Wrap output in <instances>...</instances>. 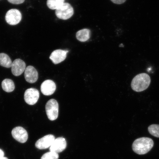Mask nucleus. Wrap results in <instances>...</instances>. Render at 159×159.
<instances>
[{
    "instance_id": "1",
    "label": "nucleus",
    "mask_w": 159,
    "mask_h": 159,
    "mask_svg": "<svg viewBox=\"0 0 159 159\" xmlns=\"http://www.w3.org/2000/svg\"><path fill=\"white\" fill-rule=\"evenodd\" d=\"M154 143L152 139L143 137L137 139L133 143V150L139 155L148 153L154 146Z\"/></svg>"
},
{
    "instance_id": "2",
    "label": "nucleus",
    "mask_w": 159,
    "mask_h": 159,
    "mask_svg": "<svg viewBox=\"0 0 159 159\" xmlns=\"http://www.w3.org/2000/svg\"><path fill=\"white\" fill-rule=\"evenodd\" d=\"M151 78L149 75L145 73L137 75L133 79L131 86L133 90L140 92L146 90L150 85Z\"/></svg>"
},
{
    "instance_id": "3",
    "label": "nucleus",
    "mask_w": 159,
    "mask_h": 159,
    "mask_svg": "<svg viewBox=\"0 0 159 159\" xmlns=\"http://www.w3.org/2000/svg\"><path fill=\"white\" fill-rule=\"evenodd\" d=\"M45 110L50 120H56L59 113V104L57 101L53 99H50L46 104Z\"/></svg>"
},
{
    "instance_id": "4",
    "label": "nucleus",
    "mask_w": 159,
    "mask_h": 159,
    "mask_svg": "<svg viewBox=\"0 0 159 159\" xmlns=\"http://www.w3.org/2000/svg\"><path fill=\"white\" fill-rule=\"evenodd\" d=\"M74 9L69 3H64L56 10L55 14L59 19L63 20H68L74 14Z\"/></svg>"
},
{
    "instance_id": "5",
    "label": "nucleus",
    "mask_w": 159,
    "mask_h": 159,
    "mask_svg": "<svg viewBox=\"0 0 159 159\" xmlns=\"http://www.w3.org/2000/svg\"><path fill=\"white\" fill-rule=\"evenodd\" d=\"M22 18L21 14L19 10L11 9L6 14L5 20L9 25H16L19 24Z\"/></svg>"
},
{
    "instance_id": "6",
    "label": "nucleus",
    "mask_w": 159,
    "mask_h": 159,
    "mask_svg": "<svg viewBox=\"0 0 159 159\" xmlns=\"http://www.w3.org/2000/svg\"><path fill=\"white\" fill-rule=\"evenodd\" d=\"M39 97V91L34 88H30L25 91L24 99L26 103L30 105H34L38 101Z\"/></svg>"
},
{
    "instance_id": "7",
    "label": "nucleus",
    "mask_w": 159,
    "mask_h": 159,
    "mask_svg": "<svg viewBox=\"0 0 159 159\" xmlns=\"http://www.w3.org/2000/svg\"><path fill=\"white\" fill-rule=\"evenodd\" d=\"M11 134L16 140L23 143L27 142L28 134L25 129L20 126L15 127L11 131Z\"/></svg>"
},
{
    "instance_id": "8",
    "label": "nucleus",
    "mask_w": 159,
    "mask_h": 159,
    "mask_svg": "<svg viewBox=\"0 0 159 159\" xmlns=\"http://www.w3.org/2000/svg\"><path fill=\"white\" fill-rule=\"evenodd\" d=\"M67 146L66 140L63 137L55 139L52 144L49 148L50 152H53L57 153L62 152Z\"/></svg>"
},
{
    "instance_id": "9",
    "label": "nucleus",
    "mask_w": 159,
    "mask_h": 159,
    "mask_svg": "<svg viewBox=\"0 0 159 159\" xmlns=\"http://www.w3.org/2000/svg\"><path fill=\"white\" fill-rule=\"evenodd\" d=\"M55 139V136L52 134L46 135L38 140L35 146L40 150L47 149L51 147Z\"/></svg>"
},
{
    "instance_id": "10",
    "label": "nucleus",
    "mask_w": 159,
    "mask_h": 159,
    "mask_svg": "<svg viewBox=\"0 0 159 159\" xmlns=\"http://www.w3.org/2000/svg\"><path fill=\"white\" fill-rule=\"evenodd\" d=\"M25 69V63L21 59H15L11 65V72L16 76H19L22 74Z\"/></svg>"
},
{
    "instance_id": "11",
    "label": "nucleus",
    "mask_w": 159,
    "mask_h": 159,
    "mask_svg": "<svg viewBox=\"0 0 159 159\" xmlns=\"http://www.w3.org/2000/svg\"><path fill=\"white\" fill-rule=\"evenodd\" d=\"M56 89V85L52 80H47L41 85V90L43 95L49 96L54 93Z\"/></svg>"
},
{
    "instance_id": "12",
    "label": "nucleus",
    "mask_w": 159,
    "mask_h": 159,
    "mask_svg": "<svg viewBox=\"0 0 159 159\" xmlns=\"http://www.w3.org/2000/svg\"><path fill=\"white\" fill-rule=\"evenodd\" d=\"M68 51L61 49L56 50L52 53L49 58L54 64H57L64 61L66 58Z\"/></svg>"
},
{
    "instance_id": "13",
    "label": "nucleus",
    "mask_w": 159,
    "mask_h": 159,
    "mask_svg": "<svg viewBox=\"0 0 159 159\" xmlns=\"http://www.w3.org/2000/svg\"><path fill=\"white\" fill-rule=\"evenodd\" d=\"M25 77L27 82L30 83H34L38 79V73L34 67L29 66L25 69Z\"/></svg>"
},
{
    "instance_id": "14",
    "label": "nucleus",
    "mask_w": 159,
    "mask_h": 159,
    "mask_svg": "<svg viewBox=\"0 0 159 159\" xmlns=\"http://www.w3.org/2000/svg\"><path fill=\"white\" fill-rule=\"evenodd\" d=\"M91 31L88 29H83L77 31L76 37L77 40L82 42L87 41L90 38Z\"/></svg>"
},
{
    "instance_id": "15",
    "label": "nucleus",
    "mask_w": 159,
    "mask_h": 159,
    "mask_svg": "<svg viewBox=\"0 0 159 159\" xmlns=\"http://www.w3.org/2000/svg\"><path fill=\"white\" fill-rule=\"evenodd\" d=\"M2 87L3 90L7 93L12 92L15 89L14 83L10 79L4 80L2 83Z\"/></svg>"
},
{
    "instance_id": "16",
    "label": "nucleus",
    "mask_w": 159,
    "mask_h": 159,
    "mask_svg": "<svg viewBox=\"0 0 159 159\" xmlns=\"http://www.w3.org/2000/svg\"><path fill=\"white\" fill-rule=\"evenodd\" d=\"M12 64V62L8 55L5 53H0V65L7 68H10Z\"/></svg>"
},
{
    "instance_id": "17",
    "label": "nucleus",
    "mask_w": 159,
    "mask_h": 159,
    "mask_svg": "<svg viewBox=\"0 0 159 159\" xmlns=\"http://www.w3.org/2000/svg\"><path fill=\"white\" fill-rule=\"evenodd\" d=\"M65 0H47V5L51 10H57L60 7L63 3Z\"/></svg>"
},
{
    "instance_id": "18",
    "label": "nucleus",
    "mask_w": 159,
    "mask_h": 159,
    "mask_svg": "<svg viewBox=\"0 0 159 159\" xmlns=\"http://www.w3.org/2000/svg\"><path fill=\"white\" fill-rule=\"evenodd\" d=\"M148 131L152 136L159 138V125L152 124L148 127Z\"/></svg>"
},
{
    "instance_id": "19",
    "label": "nucleus",
    "mask_w": 159,
    "mask_h": 159,
    "mask_svg": "<svg viewBox=\"0 0 159 159\" xmlns=\"http://www.w3.org/2000/svg\"><path fill=\"white\" fill-rule=\"evenodd\" d=\"M59 157L58 153L50 152L43 154L41 159H58Z\"/></svg>"
},
{
    "instance_id": "20",
    "label": "nucleus",
    "mask_w": 159,
    "mask_h": 159,
    "mask_svg": "<svg viewBox=\"0 0 159 159\" xmlns=\"http://www.w3.org/2000/svg\"><path fill=\"white\" fill-rule=\"evenodd\" d=\"M7 1L13 4L19 5L23 3L25 0H7Z\"/></svg>"
},
{
    "instance_id": "21",
    "label": "nucleus",
    "mask_w": 159,
    "mask_h": 159,
    "mask_svg": "<svg viewBox=\"0 0 159 159\" xmlns=\"http://www.w3.org/2000/svg\"><path fill=\"white\" fill-rule=\"evenodd\" d=\"M113 3L116 4H122L126 2V0H111Z\"/></svg>"
},
{
    "instance_id": "22",
    "label": "nucleus",
    "mask_w": 159,
    "mask_h": 159,
    "mask_svg": "<svg viewBox=\"0 0 159 159\" xmlns=\"http://www.w3.org/2000/svg\"><path fill=\"white\" fill-rule=\"evenodd\" d=\"M4 157V153L3 150L0 149V159H3Z\"/></svg>"
},
{
    "instance_id": "23",
    "label": "nucleus",
    "mask_w": 159,
    "mask_h": 159,
    "mask_svg": "<svg viewBox=\"0 0 159 159\" xmlns=\"http://www.w3.org/2000/svg\"><path fill=\"white\" fill-rule=\"evenodd\" d=\"M3 159H8V158H7V157H4V158H3Z\"/></svg>"
}]
</instances>
